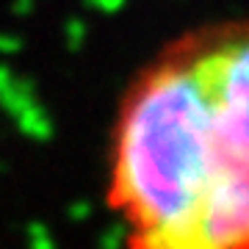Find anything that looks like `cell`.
<instances>
[{"label":"cell","instance_id":"cell-5","mask_svg":"<svg viewBox=\"0 0 249 249\" xmlns=\"http://www.w3.org/2000/svg\"><path fill=\"white\" fill-rule=\"evenodd\" d=\"M19 47V42L14 36H0V53H14Z\"/></svg>","mask_w":249,"mask_h":249},{"label":"cell","instance_id":"cell-3","mask_svg":"<svg viewBox=\"0 0 249 249\" xmlns=\"http://www.w3.org/2000/svg\"><path fill=\"white\" fill-rule=\"evenodd\" d=\"M0 106L17 119V124L22 127V133L34 136V139H45L47 136L45 111L34 100V91L28 86V80L17 78L3 64H0Z\"/></svg>","mask_w":249,"mask_h":249},{"label":"cell","instance_id":"cell-4","mask_svg":"<svg viewBox=\"0 0 249 249\" xmlns=\"http://www.w3.org/2000/svg\"><path fill=\"white\" fill-rule=\"evenodd\" d=\"M89 3L97 11H106V14H114V11H119L124 6V0H89Z\"/></svg>","mask_w":249,"mask_h":249},{"label":"cell","instance_id":"cell-1","mask_svg":"<svg viewBox=\"0 0 249 249\" xmlns=\"http://www.w3.org/2000/svg\"><path fill=\"white\" fill-rule=\"evenodd\" d=\"M213 100L191 67L152 72L122 116L116 199L142 230V249H196L211 186Z\"/></svg>","mask_w":249,"mask_h":249},{"label":"cell","instance_id":"cell-2","mask_svg":"<svg viewBox=\"0 0 249 249\" xmlns=\"http://www.w3.org/2000/svg\"><path fill=\"white\" fill-rule=\"evenodd\" d=\"M188 67L213 100L211 186L196 249H249V36L219 42Z\"/></svg>","mask_w":249,"mask_h":249}]
</instances>
